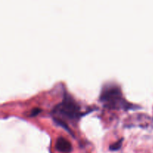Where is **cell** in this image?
<instances>
[{"mask_svg": "<svg viewBox=\"0 0 153 153\" xmlns=\"http://www.w3.org/2000/svg\"><path fill=\"white\" fill-rule=\"evenodd\" d=\"M100 101L105 107L110 109L132 108L131 105L128 104L123 98L120 89L114 85H107L103 88L100 95Z\"/></svg>", "mask_w": 153, "mask_h": 153, "instance_id": "1", "label": "cell"}, {"mask_svg": "<svg viewBox=\"0 0 153 153\" xmlns=\"http://www.w3.org/2000/svg\"><path fill=\"white\" fill-rule=\"evenodd\" d=\"M53 114L69 120H78L85 114L82 113L77 102L68 94H64V100L53 109Z\"/></svg>", "mask_w": 153, "mask_h": 153, "instance_id": "2", "label": "cell"}, {"mask_svg": "<svg viewBox=\"0 0 153 153\" xmlns=\"http://www.w3.org/2000/svg\"><path fill=\"white\" fill-rule=\"evenodd\" d=\"M55 149L61 152L70 153L72 151V145L68 140L63 137H60L57 139L55 143Z\"/></svg>", "mask_w": 153, "mask_h": 153, "instance_id": "3", "label": "cell"}, {"mask_svg": "<svg viewBox=\"0 0 153 153\" xmlns=\"http://www.w3.org/2000/svg\"><path fill=\"white\" fill-rule=\"evenodd\" d=\"M123 141V138H121L120 140H118L117 142H116V143H113V144L111 145V146H109V149H110L111 151L119 150V149L121 148V146H122Z\"/></svg>", "mask_w": 153, "mask_h": 153, "instance_id": "4", "label": "cell"}, {"mask_svg": "<svg viewBox=\"0 0 153 153\" xmlns=\"http://www.w3.org/2000/svg\"><path fill=\"white\" fill-rule=\"evenodd\" d=\"M40 112H41V109L36 108H34L32 111H31L30 116H31V117H35V116H37V114H39Z\"/></svg>", "mask_w": 153, "mask_h": 153, "instance_id": "5", "label": "cell"}]
</instances>
